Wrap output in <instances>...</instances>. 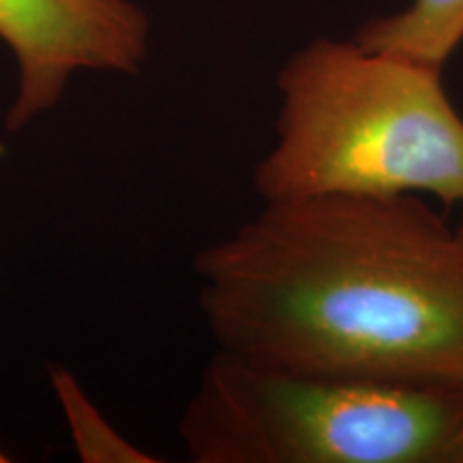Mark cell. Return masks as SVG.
Wrapping results in <instances>:
<instances>
[{
	"label": "cell",
	"instance_id": "cell-1",
	"mask_svg": "<svg viewBox=\"0 0 463 463\" xmlns=\"http://www.w3.org/2000/svg\"><path fill=\"white\" fill-rule=\"evenodd\" d=\"M194 273L219 352L463 389V239L422 195L264 202Z\"/></svg>",
	"mask_w": 463,
	"mask_h": 463
},
{
	"label": "cell",
	"instance_id": "cell-2",
	"mask_svg": "<svg viewBox=\"0 0 463 463\" xmlns=\"http://www.w3.org/2000/svg\"><path fill=\"white\" fill-rule=\"evenodd\" d=\"M277 89L275 142L253 170L262 202L414 194L463 206V116L439 67L316 39Z\"/></svg>",
	"mask_w": 463,
	"mask_h": 463
},
{
	"label": "cell",
	"instance_id": "cell-3",
	"mask_svg": "<svg viewBox=\"0 0 463 463\" xmlns=\"http://www.w3.org/2000/svg\"><path fill=\"white\" fill-rule=\"evenodd\" d=\"M463 389L288 372L219 352L178 422L198 463H450Z\"/></svg>",
	"mask_w": 463,
	"mask_h": 463
},
{
	"label": "cell",
	"instance_id": "cell-4",
	"mask_svg": "<svg viewBox=\"0 0 463 463\" xmlns=\"http://www.w3.org/2000/svg\"><path fill=\"white\" fill-rule=\"evenodd\" d=\"M148 34L133 0H0V42L17 69L5 131L15 136L52 112L78 73L140 71Z\"/></svg>",
	"mask_w": 463,
	"mask_h": 463
},
{
	"label": "cell",
	"instance_id": "cell-5",
	"mask_svg": "<svg viewBox=\"0 0 463 463\" xmlns=\"http://www.w3.org/2000/svg\"><path fill=\"white\" fill-rule=\"evenodd\" d=\"M354 42L444 69L463 43V0H412L397 14L364 22Z\"/></svg>",
	"mask_w": 463,
	"mask_h": 463
},
{
	"label": "cell",
	"instance_id": "cell-6",
	"mask_svg": "<svg viewBox=\"0 0 463 463\" xmlns=\"http://www.w3.org/2000/svg\"><path fill=\"white\" fill-rule=\"evenodd\" d=\"M58 408L65 416L69 436L78 457L86 463H153L146 450L137 449L109 425L95 402L75 380L69 369L54 367L50 372Z\"/></svg>",
	"mask_w": 463,
	"mask_h": 463
},
{
	"label": "cell",
	"instance_id": "cell-7",
	"mask_svg": "<svg viewBox=\"0 0 463 463\" xmlns=\"http://www.w3.org/2000/svg\"><path fill=\"white\" fill-rule=\"evenodd\" d=\"M450 463H463V420H461L459 431H457L453 453H450Z\"/></svg>",
	"mask_w": 463,
	"mask_h": 463
},
{
	"label": "cell",
	"instance_id": "cell-8",
	"mask_svg": "<svg viewBox=\"0 0 463 463\" xmlns=\"http://www.w3.org/2000/svg\"><path fill=\"white\" fill-rule=\"evenodd\" d=\"M5 461H9V457L5 455V450H0V463H5Z\"/></svg>",
	"mask_w": 463,
	"mask_h": 463
},
{
	"label": "cell",
	"instance_id": "cell-9",
	"mask_svg": "<svg viewBox=\"0 0 463 463\" xmlns=\"http://www.w3.org/2000/svg\"><path fill=\"white\" fill-rule=\"evenodd\" d=\"M455 228H457V232H459V236L463 239V219H461L459 225H455Z\"/></svg>",
	"mask_w": 463,
	"mask_h": 463
}]
</instances>
